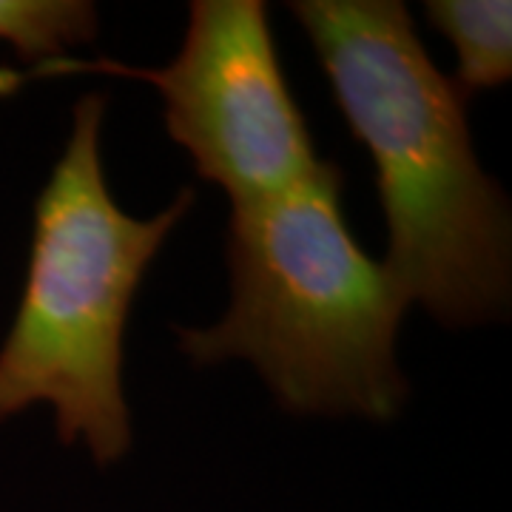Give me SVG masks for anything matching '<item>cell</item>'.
<instances>
[{"label":"cell","mask_w":512,"mask_h":512,"mask_svg":"<svg viewBox=\"0 0 512 512\" xmlns=\"http://www.w3.org/2000/svg\"><path fill=\"white\" fill-rule=\"evenodd\" d=\"M336 106L376 163L384 271L444 328L501 319L512 293V217L478 165L467 97L433 66L399 0H296Z\"/></svg>","instance_id":"6da1fadb"},{"label":"cell","mask_w":512,"mask_h":512,"mask_svg":"<svg viewBox=\"0 0 512 512\" xmlns=\"http://www.w3.org/2000/svg\"><path fill=\"white\" fill-rule=\"evenodd\" d=\"M345 171L311 174L228 220V311L180 328L194 365L245 359L291 413L390 421L407 399L396 333L407 302L359 248L342 211Z\"/></svg>","instance_id":"7a4b0ae2"},{"label":"cell","mask_w":512,"mask_h":512,"mask_svg":"<svg viewBox=\"0 0 512 512\" xmlns=\"http://www.w3.org/2000/svg\"><path fill=\"white\" fill-rule=\"evenodd\" d=\"M106 94H83L72 131L35 205L29 274L0 345V424L35 404L55 407L66 447L86 441L109 467L131 447L123 333L131 302L165 237L194 205L183 188L148 220L126 214L106 185L100 131Z\"/></svg>","instance_id":"3957f363"},{"label":"cell","mask_w":512,"mask_h":512,"mask_svg":"<svg viewBox=\"0 0 512 512\" xmlns=\"http://www.w3.org/2000/svg\"><path fill=\"white\" fill-rule=\"evenodd\" d=\"M86 72L140 80L163 94L171 140L191 154L202 180L220 185L231 205L274 197L319 165L262 0H194L183 46L163 69L66 55L26 74L3 69L0 92L23 80Z\"/></svg>","instance_id":"277c9868"},{"label":"cell","mask_w":512,"mask_h":512,"mask_svg":"<svg viewBox=\"0 0 512 512\" xmlns=\"http://www.w3.org/2000/svg\"><path fill=\"white\" fill-rule=\"evenodd\" d=\"M430 26L453 43L458 57L456 83L467 100L476 92L510 83L512 6L507 0H430Z\"/></svg>","instance_id":"5b68a950"},{"label":"cell","mask_w":512,"mask_h":512,"mask_svg":"<svg viewBox=\"0 0 512 512\" xmlns=\"http://www.w3.org/2000/svg\"><path fill=\"white\" fill-rule=\"evenodd\" d=\"M94 35L97 6L89 0H0V43L35 66L66 57Z\"/></svg>","instance_id":"8992f818"}]
</instances>
